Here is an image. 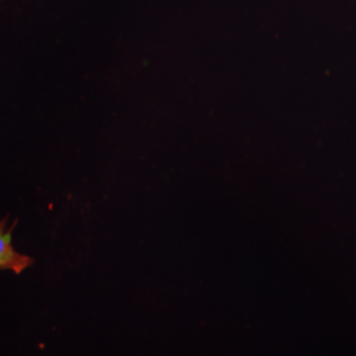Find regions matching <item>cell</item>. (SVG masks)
I'll return each instance as SVG.
<instances>
[{
	"mask_svg": "<svg viewBox=\"0 0 356 356\" xmlns=\"http://www.w3.org/2000/svg\"><path fill=\"white\" fill-rule=\"evenodd\" d=\"M8 214L0 220V270H11L15 275H22L35 264V259L13 248V231L19 219H15L11 225H8Z\"/></svg>",
	"mask_w": 356,
	"mask_h": 356,
	"instance_id": "1",
	"label": "cell"
}]
</instances>
